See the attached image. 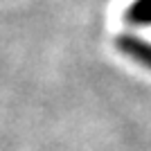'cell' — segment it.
<instances>
[{"label":"cell","instance_id":"1","mask_svg":"<svg viewBox=\"0 0 151 151\" xmlns=\"http://www.w3.org/2000/svg\"><path fill=\"white\" fill-rule=\"evenodd\" d=\"M115 47L126 59H131L133 63H138L140 68L151 72V41L140 38L135 34H122V36L115 38Z\"/></svg>","mask_w":151,"mask_h":151},{"label":"cell","instance_id":"2","mask_svg":"<svg viewBox=\"0 0 151 151\" xmlns=\"http://www.w3.org/2000/svg\"><path fill=\"white\" fill-rule=\"evenodd\" d=\"M129 27H151V0H133L124 12Z\"/></svg>","mask_w":151,"mask_h":151}]
</instances>
